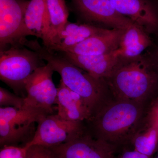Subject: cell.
I'll use <instances>...</instances> for the list:
<instances>
[{
	"label": "cell",
	"mask_w": 158,
	"mask_h": 158,
	"mask_svg": "<svg viewBox=\"0 0 158 158\" xmlns=\"http://www.w3.org/2000/svg\"><path fill=\"white\" fill-rule=\"evenodd\" d=\"M108 29L89 24H80L68 21L55 43L48 49L53 52H63L89 37L106 32Z\"/></svg>",
	"instance_id": "16"
},
{
	"label": "cell",
	"mask_w": 158,
	"mask_h": 158,
	"mask_svg": "<svg viewBox=\"0 0 158 158\" xmlns=\"http://www.w3.org/2000/svg\"><path fill=\"white\" fill-rule=\"evenodd\" d=\"M49 148L59 158H115L117 147L94 138L87 129L69 142Z\"/></svg>",
	"instance_id": "8"
},
{
	"label": "cell",
	"mask_w": 158,
	"mask_h": 158,
	"mask_svg": "<svg viewBox=\"0 0 158 158\" xmlns=\"http://www.w3.org/2000/svg\"><path fill=\"white\" fill-rule=\"evenodd\" d=\"M54 71L47 63L36 69L25 83L27 96L24 98L26 107L37 108L53 114V106L56 104L58 93L52 80Z\"/></svg>",
	"instance_id": "7"
},
{
	"label": "cell",
	"mask_w": 158,
	"mask_h": 158,
	"mask_svg": "<svg viewBox=\"0 0 158 158\" xmlns=\"http://www.w3.org/2000/svg\"><path fill=\"white\" fill-rule=\"evenodd\" d=\"M32 139L24 145L52 147L69 142L87 131L83 122L68 121L58 114H49L38 123Z\"/></svg>",
	"instance_id": "6"
},
{
	"label": "cell",
	"mask_w": 158,
	"mask_h": 158,
	"mask_svg": "<svg viewBox=\"0 0 158 158\" xmlns=\"http://www.w3.org/2000/svg\"><path fill=\"white\" fill-rule=\"evenodd\" d=\"M62 56L74 65L90 74L95 78L106 80L117 65L119 57L114 52L96 56H81L61 52Z\"/></svg>",
	"instance_id": "15"
},
{
	"label": "cell",
	"mask_w": 158,
	"mask_h": 158,
	"mask_svg": "<svg viewBox=\"0 0 158 158\" xmlns=\"http://www.w3.org/2000/svg\"><path fill=\"white\" fill-rule=\"evenodd\" d=\"M147 108L140 103L113 98L88 121V131L97 139L116 147L125 144L143 123Z\"/></svg>",
	"instance_id": "2"
},
{
	"label": "cell",
	"mask_w": 158,
	"mask_h": 158,
	"mask_svg": "<svg viewBox=\"0 0 158 158\" xmlns=\"http://www.w3.org/2000/svg\"><path fill=\"white\" fill-rule=\"evenodd\" d=\"M29 0H0V49L19 45Z\"/></svg>",
	"instance_id": "9"
},
{
	"label": "cell",
	"mask_w": 158,
	"mask_h": 158,
	"mask_svg": "<svg viewBox=\"0 0 158 158\" xmlns=\"http://www.w3.org/2000/svg\"><path fill=\"white\" fill-rule=\"evenodd\" d=\"M156 64V65L157 68L158 70V53L157 55L156 56V60H155Z\"/></svg>",
	"instance_id": "25"
},
{
	"label": "cell",
	"mask_w": 158,
	"mask_h": 158,
	"mask_svg": "<svg viewBox=\"0 0 158 158\" xmlns=\"http://www.w3.org/2000/svg\"><path fill=\"white\" fill-rule=\"evenodd\" d=\"M56 104L60 117L68 121H89L93 115L80 95L72 91L61 81L58 88Z\"/></svg>",
	"instance_id": "14"
},
{
	"label": "cell",
	"mask_w": 158,
	"mask_h": 158,
	"mask_svg": "<svg viewBox=\"0 0 158 158\" xmlns=\"http://www.w3.org/2000/svg\"><path fill=\"white\" fill-rule=\"evenodd\" d=\"M113 98L148 106L158 95V70L155 61L140 56L119 58L105 80Z\"/></svg>",
	"instance_id": "1"
},
{
	"label": "cell",
	"mask_w": 158,
	"mask_h": 158,
	"mask_svg": "<svg viewBox=\"0 0 158 158\" xmlns=\"http://www.w3.org/2000/svg\"><path fill=\"white\" fill-rule=\"evenodd\" d=\"M49 20L50 31L46 48L56 42L59 34L68 22L69 12L65 0H45Z\"/></svg>",
	"instance_id": "18"
},
{
	"label": "cell",
	"mask_w": 158,
	"mask_h": 158,
	"mask_svg": "<svg viewBox=\"0 0 158 158\" xmlns=\"http://www.w3.org/2000/svg\"><path fill=\"white\" fill-rule=\"evenodd\" d=\"M27 46L38 52L43 60L50 64L54 70L61 76V81L85 101L93 116L112 98H110L109 94H111L104 80L95 78L63 56L55 54L45 47L41 46L37 41H28Z\"/></svg>",
	"instance_id": "3"
},
{
	"label": "cell",
	"mask_w": 158,
	"mask_h": 158,
	"mask_svg": "<svg viewBox=\"0 0 158 158\" xmlns=\"http://www.w3.org/2000/svg\"><path fill=\"white\" fill-rule=\"evenodd\" d=\"M149 33L141 26L134 23L126 29L119 46L114 51L119 58H131L140 56L152 44Z\"/></svg>",
	"instance_id": "17"
},
{
	"label": "cell",
	"mask_w": 158,
	"mask_h": 158,
	"mask_svg": "<svg viewBox=\"0 0 158 158\" xmlns=\"http://www.w3.org/2000/svg\"><path fill=\"white\" fill-rule=\"evenodd\" d=\"M21 46H11L0 53V78L17 94L25 90V83L31 74L45 65L38 52Z\"/></svg>",
	"instance_id": "4"
},
{
	"label": "cell",
	"mask_w": 158,
	"mask_h": 158,
	"mask_svg": "<svg viewBox=\"0 0 158 158\" xmlns=\"http://www.w3.org/2000/svg\"><path fill=\"white\" fill-rule=\"evenodd\" d=\"M47 115L48 113L44 110L37 108L1 107V146L14 145L27 139L30 136L33 137L35 123H38Z\"/></svg>",
	"instance_id": "5"
},
{
	"label": "cell",
	"mask_w": 158,
	"mask_h": 158,
	"mask_svg": "<svg viewBox=\"0 0 158 158\" xmlns=\"http://www.w3.org/2000/svg\"><path fill=\"white\" fill-rule=\"evenodd\" d=\"M144 121L158 129V95L153 99L147 107Z\"/></svg>",
	"instance_id": "23"
},
{
	"label": "cell",
	"mask_w": 158,
	"mask_h": 158,
	"mask_svg": "<svg viewBox=\"0 0 158 158\" xmlns=\"http://www.w3.org/2000/svg\"><path fill=\"white\" fill-rule=\"evenodd\" d=\"M125 30L113 28L87 38L62 52L81 56H96L109 53L117 49Z\"/></svg>",
	"instance_id": "12"
},
{
	"label": "cell",
	"mask_w": 158,
	"mask_h": 158,
	"mask_svg": "<svg viewBox=\"0 0 158 158\" xmlns=\"http://www.w3.org/2000/svg\"><path fill=\"white\" fill-rule=\"evenodd\" d=\"M115 158H152L138 152L133 149L132 150L125 151L119 156Z\"/></svg>",
	"instance_id": "24"
},
{
	"label": "cell",
	"mask_w": 158,
	"mask_h": 158,
	"mask_svg": "<svg viewBox=\"0 0 158 158\" xmlns=\"http://www.w3.org/2000/svg\"><path fill=\"white\" fill-rule=\"evenodd\" d=\"M26 158H59L50 148L33 145L27 148Z\"/></svg>",
	"instance_id": "21"
},
{
	"label": "cell",
	"mask_w": 158,
	"mask_h": 158,
	"mask_svg": "<svg viewBox=\"0 0 158 158\" xmlns=\"http://www.w3.org/2000/svg\"><path fill=\"white\" fill-rule=\"evenodd\" d=\"M154 156L152 157V158H158V150L157 152L156 153Z\"/></svg>",
	"instance_id": "26"
},
{
	"label": "cell",
	"mask_w": 158,
	"mask_h": 158,
	"mask_svg": "<svg viewBox=\"0 0 158 158\" xmlns=\"http://www.w3.org/2000/svg\"><path fill=\"white\" fill-rule=\"evenodd\" d=\"M76 10L83 19L112 29L126 30L134 23L116 11L110 0H71Z\"/></svg>",
	"instance_id": "10"
},
{
	"label": "cell",
	"mask_w": 158,
	"mask_h": 158,
	"mask_svg": "<svg viewBox=\"0 0 158 158\" xmlns=\"http://www.w3.org/2000/svg\"><path fill=\"white\" fill-rule=\"evenodd\" d=\"M27 148L24 146L17 147L15 145H6L0 151V158H26Z\"/></svg>",
	"instance_id": "22"
},
{
	"label": "cell",
	"mask_w": 158,
	"mask_h": 158,
	"mask_svg": "<svg viewBox=\"0 0 158 158\" xmlns=\"http://www.w3.org/2000/svg\"><path fill=\"white\" fill-rule=\"evenodd\" d=\"M119 14L130 19L148 33L158 31V12L149 0H110Z\"/></svg>",
	"instance_id": "11"
},
{
	"label": "cell",
	"mask_w": 158,
	"mask_h": 158,
	"mask_svg": "<svg viewBox=\"0 0 158 158\" xmlns=\"http://www.w3.org/2000/svg\"><path fill=\"white\" fill-rule=\"evenodd\" d=\"M130 142L135 150L152 157L158 150V129L143 121Z\"/></svg>",
	"instance_id": "19"
},
{
	"label": "cell",
	"mask_w": 158,
	"mask_h": 158,
	"mask_svg": "<svg viewBox=\"0 0 158 158\" xmlns=\"http://www.w3.org/2000/svg\"><path fill=\"white\" fill-rule=\"evenodd\" d=\"M0 106L1 107H12L22 109L24 106V98L20 97L1 87Z\"/></svg>",
	"instance_id": "20"
},
{
	"label": "cell",
	"mask_w": 158,
	"mask_h": 158,
	"mask_svg": "<svg viewBox=\"0 0 158 158\" xmlns=\"http://www.w3.org/2000/svg\"><path fill=\"white\" fill-rule=\"evenodd\" d=\"M49 20L45 0H30L26 9L24 23L19 45H22L29 36H35L42 40L44 46L48 41Z\"/></svg>",
	"instance_id": "13"
}]
</instances>
